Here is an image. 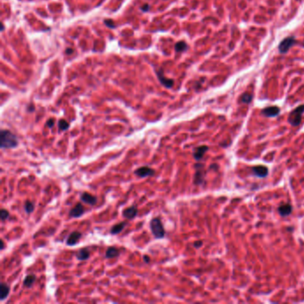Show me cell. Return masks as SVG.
<instances>
[{"label": "cell", "instance_id": "obj_18", "mask_svg": "<svg viewBox=\"0 0 304 304\" xmlns=\"http://www.w3.org/2000/svg\"><path fill=\"white\" fill-rule=\"evenodd\" d=\"M0 292H1V294H0L1 301H5L8 297L9 294H10V287L6 284L2 283L1 286H0Z\"/></svg>", "mask_w": 304, "mask_h": 304}, {"label": "cell", "instance_id": "obj_27", "mask_svg": "<svg viewBox=\"0 0 304 304\" xmlns=\"http://www.w3.org/2000/svg\"><path fill=\"white\" fill-rule=\"evenodd\" d=\"M55 125V120L54 119H49L47 121V126L49 128H53Z\"/></svg>", "mask_w": 304, "mask_h": 304}, {"label": "cell", "instance_id": "obj_23", "mask_svg": "<svg viewBox=\"0 0 304 304\" xmlns=\"http://www.w3.org/2000/svg\"><path fill=\"white\" fill-rule=\"evenodd\" d=\"M24 209L27 213H32L35 209V206L30 201H26L25 204H24Z\"/></svg>", "mask_w": 304, "mask_h": 304}, {"label": "cell", "instance_id": "obj_7", "mask_svg": "<svg viewBox=\"0 0 304 304\" xmlns=\"http://www.w3.org/2000/svg\"><path fill=\"white\" fill-rule=\"evenodd\" d=\"M156 74H157V76H158V79H159L160 82L163 85L164 87H168V88H170V87H173V85H174V80L171 79H168V78H166V77L164 76L163 73H162V71H161V70L158 71L156 72Z\"/></svg>", "mask_w": 304, "mask_h": 304}, {"label": "cell", "instance_id": "obj_26", "mask_svg": "<svg viewBox=\"0 0 304 304\" xmlns=\"http://www.w3.org/2000/svg\"><path fill=\"white\" fill-rule=\"evenodd\" d=\"M104 23H105V25L107 26V27H109V28H114L115 27V24H114L113 21L111 20V19L104 20Z\"/></svg>", "mask_w": 304, "mask_h": 304}, {"label": "cell", "instance_id": "obj_15", "mask_svg": "<svg viewBox=\"0 0 304 304\" xmlns=\"http://www.w3.org/2000/svg\"><path fill=\"white\" fill-rule=\"evenodd\" d=\"M292 211H293V207L290 203H286V204L280 205L278 208L279 213L283 217H286L288 215H290Z\"/></svg>", "mask_w": 304, "mask_h": 304}, {"label": "cell", "instance_id": "obj_25", "mask_svg": "<svg viewBox=\"0 0 304 304\" xmlns=\"http://www.w3.org/2000/svg\"><path fill=\"white\" fill-rule=\"evenodd\" d=\"M9 217V211H6V209H2L0 212V218L2 221H5Z\"/></svg>", "mask_w": 304, "mask_h": 304}, {"label": "cell", "instance_id": "obj_9", "mask_svg": "<svg viewBox=\"0 0 304 304\" xmlns=\"http://www.w3.org/2000/svg\"><path fill=\"white\" fill-rule=\"evenodd\" d=\"M81 237H82V234L80 232H79V231H73L68 237L67 240H66V244H67V245H70V246L75 245L79 242V240L81 238Z\"/></svg>", "mask_w": 304, "mask_h": 304}, {"label": "cell", "instance_id": "obj_19", "mask_svg": "<svg viewBox=\"0 0 304 304\" xmlns=\"http://www.w3.org/2000/svg\"><path fill=\"white\" fill-rule=\"evenodd\" d=\"M126 225H127L126 222H120L118 224L114 225L112 228H111V235H117V234H119L120 232H121L124 229Z\"/></svg>", "mask_w": 304, "mask_h": 304}, {"label": "cell", "instance_id": "obj_31", "mask_svg": "<svg viewBox=\"0 0 304 304\" xmlns=\"http://www.w3.org/2000/svg\"><path fill=\"white\" fill-rule=\"evenodd\" d=\"M65 53H66L67 55H71V54L73 53V49H71V48H67V49L65 50Z\"/></svg>", "mask_w": 304, "mask_h": 304}, {"label": "cell", "instance_id": "obj_12", "mask_svg": "<svg viewBox=\"0 0 304 304\" xmlns=\"http://www.w3.org/2000/svg\"><path fill=\"white\" fill-rule=\"evenodd\" d=\"M280 112V109L278 106H270L262 110V114L267 117H275L278 116Z\"/></svg>", "mask_w": 304, "mask_h": 304}, {"label": "cell", "instance_id": "obj_28", "mask_svg": "<svg viewBox=\"0 0 304 304\" xmlns=\"http://www.w3.org/2000/svg\"><path fill=\"white\" fill-rule=\"evenodd\" d=\"M149 8H150V6H149L148 4H145V5H144V6H141V10H142L143 12H147V11L149 10Z\"/></svg>", "mask_w": 304, "mask_h": 304}, {"label": "cell", "instance_id": "obj_2", "mask_svg": "<svg viewBox=\"0 0 304 304\" xmlns=\"http://www.w3.org/2000/svg\"><path fill=\"white\" fill-rule=\"evenodd\" d=\"M150 228L152 234L156 239H161L165 236V229L159 218H153L150 222Z\"/></svg>", "mask_w": 304, "mask_h": 304}, {"label": "cell", "instance_id": "obj_11", "mask_svg": "<svg viewBox=\"0 0 304 304\" xmlns=\"http://www.w3.org/2000/svg\"><path fill=\"white\" fill-rule=\"evenodd\" d=\"M80 199L85 203L89 204V205H95V204H96V203H97V198L95 196L92 195L91 194H89V193H87V192H84V193L81 194Z\"/></svg>", "mask_w": 304, "mask_h": 304}, {"label": "cell", "instance_id": "obj_21", "mask_svg": "<svg viewBox=\"0 0 304 304\" xmlns=\"http://www.w3.org/2000/svg\"><path fill=\"white\" fill-rule=\"evenodd\" d=\"M58 128H59L60 130L65 131V130H67L68 128H70V124H69V122H68L67 120L62 119V120H60L59 121H58Z\"/></svg>", "mask_w": 304, "mask_h": 304}, {"label": "cell", "instance_id": "obj_1", "mask_svg": "<svg viewBox=\"0 0 304 304\" xmlns=\"http://www.w3.org/2000/svg\"><path fill=\"white\" fill-rule=\"evenodd\" d=\"M18 145V139L16 136L10 130L3 129L0 133V146L3 149L14 148Z\"/></svg>", "mask_w": 304, "mask_h": 304}, {"label": "cell", "instance_id": "obj_29", "mask_svg": "<svg viewBox=\"0 0 304 304\" xmlns=\"http://www.w3.org/2000/svg\"><path fill=\"white\" fill-rule=\"evenodd\" d=\"M203 245V242L202 241H198V242H195L194 244V246L195 248H199Z\"/></svg>", "mask_w": 304, "mask_h": 304}, {"label": "cell", "instance_id": "obj_8", "mask_svg": "<svg viewBox=\"0 0 304 304\" xmlns=\"http://www.w3.org/2000/svg\"><path fill=\"white\" fill-rule=\"evenodd\" d=\"M195 168H197V169H196V172L194 175V182L195 185H201L203 182V177H204L203 172V164H196Z\"/></svg>", "mask_w": 304, "mask_h": 304}, {"label": "cell", "instance_id": "obj_3", "mask_svg": "<svg viewBox=\"0 0 304 304\" xmlns=\"http://www.w3.org/2000/svg\"><path fill=\"white\" fill-rule=\"evenodd\" d=\"M304 112V104H302L298 106L294 110L291 111L289 117H288V122L292 126H299L301 121H302V117Z\"/></svg>", "mask_w": 304, "mask_h": 304}, {"label": "cell", "instance_id": "obj_32", "mask_svg": "<svg viewBox=\"0 0 304 304\" xmlns=\"http://www.w3.org/2000/svg\"><path fill=\"white\" fill-rule=\"evenodd\" d=\"M4 248H5V243L3 240H1V250H4Z\"/></svg>", "mask_w": 304, "mask_h": 304}, {"label": "cell", "instance_id": "obj_20", "mask_svg": "<svg viewBox=\"0 0 304 304\" xmlns=\"http://www.w3.org/2000/svg\"><path fill=\"white\" fill-rule=\"evenodd\" d=\"M36 280V276L34 275H28L23 281V286L26 287H31L33 286L34 282Z\"/></svg>", "mask_w": 304, "mask_h": 304}, {"label": "cell", "instance_id": "obj_6", "mask_svg": "<svg viewBox=\"0 0 304 304\" xmlns=\"http://www.w3.org/2000/svg\"><path fill=\"white\" fill-rule=\"evenodd\" d=\"M85 213L84 206L81 203H77L76 205L70 211V216L71 218H79Z\"/></svg>", "mask_w": 304, "mask_h": 304}, {"label": "cell", "instance_id": "obj_4", "mask_svg": "<svg viewBox=\"0 0 304 304\" xmlns=\"http://www.w3.org/2000/svg\"><path fill=\"white\" fill-rule=\"evenodd\" d=\"M295 44V39L294 37H287L284 39L278 46V50L281 54H286L287 51Z\"/></svg>", "mask_w": 304, "mask_h": 304}, {"label": "cell", "instance_id": "obj_14", "mask_svg": "<svg viewBox=\"0 0 304 304\" xmlns=\"http://www.w3.org/2000/svg\"><path fill=\"white\" fill-rule=\"evenodd\" d=\"M253 173L257 177H265L268 175V173H269L268 168L265 167V166H262V165L254 166L253 168Z\"/></svg>", "mask_w": 304, "mask_h": 304}, {"label": "cell", "instance_id": "obj_5", "mask_svg": "<svg viewBox=\"0 0 304 304\" xmlns=\"http://www.w3.org/2000/svg\"><path fill=\"white\" fill-rule=\"evenodd\" d=\"M134 173L136 176L138 177H147L154 175L155 171L148 166H143V167H139L138 169H136Z\"/></svg>", "mask_w": 304, "mask_h": 304}, {"label": "cell", "instance_id": "obj_17", "mask_svg": "<svg viewBox=\"0 0 304 304\" xmlns=\"http://www.w3.org/2000/svg\"><path fill=\"white\" fill-rule=\"evenodd\" d=\"M120 250L118 248L116 247H113V246H111L109 247L106 252H105V258L106 259H113V258H116L118 257L120 255Z\"/></svg>", "mask_w": 304, "mask_h": 304}, {"label": "cell", "instance_id": "obj_30", "mask_svg": "<svg viewBox=\"0 0 304 304\" xmlns=\"http://www.w3.org/2000/svg\"><path fill=\"white\" fill-rule=\"evenodd\" d=\"M143 259H144V262H145V263H147V264H148V263L150 262V258H149V257H148L147 255H144V257H143Z\"/></svg>", "mask_w": 304, "mask_h": 304}, {"label": "cell", "instance_id": "obj_16", "mask_svg": "<svg viewBox=\"0 0 304 304\" xmlns=\"http://www.w3.org/2000/svg\"><path fill=\"white\" fill-rule=\"evenodd\" d=\"M76 256L79 261H86L90 257V251L88 248H82L77 253Z\"/></svg>", "mask_w": 304, "mask_h": 304}, {"label": "cell", "instance_id": "obj_24", "mask_svg": "<svg viewBox=\"0 0 304 304\" xmlns=\"http://www.w3.org/2000/svg\"><path fill=\"white\" fill-rule=\"evenodd\" d=\"M252 99H253V95L251 94L245 93L241 96V102L245 103H250Z\"/></svg>", "mask_w": 304, "mask_h": 304}, {"label": "cell", "instance_id": "obj_33", "mask_svg": "<svg viewBox=\"0 0 304 304\" xmlns=\"http://www.w3.org/2000/svg\"><path fill=\"white\" fill-rule=\"evenodd\" d=\"M28 111H34V106H33V105H30V109L28 108Z\"/></svg>", "mask_w": 304, "mask_h": 304}, {"label": "cell", "instance_id": "obj_13", "mask_svg": "<svg viewBox=\"0 0 304 304\" xmlns=\"http://www.w3.org/2000/svg\"><path fill=\"white\" fill-rule=\"evenodd\" d=\"M208 146L207 145H201V146H198L194 149V158L196 160H200L203 157L204 153L208 151Z\"/></svg>", "mask_w": 304, "mask_h": 304}, {"label": "cell", "instance_id": "obj_34", "mask_svg": "<svg viewBox=\"0 0 304 304\" xmlns=\"http://www.w3.org/2000/svg\"><path fill=\"white\" fill-rule=\"evenodd\" d=\"M303 47H304V45H303Z\"/></svg>", "mask_w": 304, "mask_h": 304}, {"label": "cell", "instance_id": "obj_10", "mask_svg": "<svg viewBox=\"0 0 304 304\" xmlns=\"http://www.w3.org/2000/svg\"><path fill=\"white\" fill-rule=\"evenodd\" d=\"M122 215L124 218H126L128 220H133L136 216L137 215V208L136 206H130L126 208L123 212Z\"/></svg>", "mask_w": 304, "mask_h": 304}, {"label": "cell", "instance_id": "obj_22", "mask_svg": "<svg viewBox=\"0 0 304 304\" xmlns=\"http://www.w3.org/2000/svg\"><path fill=\"white\" fill-rule=\"evenodd\" d=\"M187 49V45L185 41H179L175 45V50L177 52H182Z\"/></svg>", "mask_w": 304, "mask_h": 304}]
</instances>
